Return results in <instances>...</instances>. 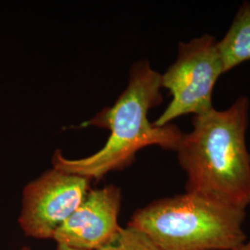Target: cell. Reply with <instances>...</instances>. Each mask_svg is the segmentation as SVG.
I'll return each mask as SVG.
<instances>
[{
    "label": "cell",
    "instance_id": "cell-1",
    "mask_svg": "<svg viewBox=\"0 0 250 250\" xmlns=\"http://www.w3.org/2000/svg\"><path fill=\"white\" fill-rule=\"evenodd\" d=\"M250 99L193 117L177 148L186 192L246 210L250 206V154L246 143Z\"/></svg>",
    "mask_w": 250,
    "mask_h": 250
},
{
    "label": "cell",
    "instance_id": "cell-2",
    "mask_svg": "<svg viewBox=\"0 0 250 250\" xmlns=\"http://www.w3.org/2000/svg\"><path fill=\"white\" fill-rule=\"evenodd\" d=\"M161 74L146 61L134 63L127 87L112 107L104 108L82 126L107 128V143L95 154L79 160H68L55 152L54 169L86 178L99 179L112 170H121L134 161L135 154L146 146H159L177 150L184 133L176 125L157 127L148 120V111L162 101Z\"/></svg>",
    "mask_w": 250,
    "mask_h": 250
},
{
    "label": "cell",
    "instance_id": "cell-3",
    "mask_svg": "<svg viewBox=\"0 0 250 250\" xmlns=\"http://www.w3.org/2000/svg\"><path fill=\"white\" fill-rule=\"evenodd\" d=\"M245 219L246 210L186 192L139 208L128 225L161 250H237Z\"/></svg>",
    "mask_w": 250,
    "mask_h": 250
},
{
    "label": "cell",
    "instance_id": "cell-4",
    "mask_svg": "<svg viewBox=\"0 0 250 250\" xmlns=\"http://www.w3.org/2000/svg\"><path fill=\"white\" fill-rule=\"evenodd\" d=\"M224 73L214 36L203 35L180 43L176 61L161 74L162 87L170 91L172 99L154 125L162 127L179 117L196 116L212 109L215 84Z\"/></svg>",
    "mask_w": 250,
    "mask_h": 250
},
{
    "label": "cell",
    "instance_id": "cell-5",
    "mask_svg": "<svg viewBox=\"0 0 250 250\" xmlns=\"http://www.w3.org/2000/svg\"><path fill=\"white\" fill-rule=\"evenodd\" d=\"M90 179L62 170H47L23 189L19 217L29 237L53 239L56 231L80 207L89 192Z\"/></svg>",
    "mask_w": 250,
    "mask_h": 250
},
{
    "label": "cell",
    "instance_id": "cell-6",
    "mask_svg": "<svg viewBox=\"0 0 250 250\" xmlns=\"http://www.w3.org/2000/svg\"><path fill=\"white\" fill-rule=\"evenodd\" d=\"M121 203V190L114 186L89 190L80 207L56 231L54 240L72 250L104 248L122 228L118 223Z\"/></svg>",
    "mask_w": 250,
    "mask_h": 250
},
{
    "label": "cell",
    "instance_id": "cell-7",
    "mask_svg": "<svg viewBox=\"0 0 250 250\" xmlns=\"http://www.w3.org/2000/svg\"><path fill=\"white\" fill-rule=\"evenodd\" d=\"M218 48L224 62V73L250 60V2L238 9L230 29Z\"/></svg>",
    "mask_w": 250,
    "mask_h": 250
},
{
    "label": "cell",
    "instance_id": "cell-8",
    "mask_svg": "<svg viewBox=\"0 0 250 250\" xmlns=\"http://www.w3.org/2000/svg\"><path fill=\"white\" fill-rule=\"evenodd\" d=\"M99 250H161L143 232L127 225L116 237Z\"/></svg>",
    "mask_w": 250,
    "mask_h": 250
},
{
    "label": "cell",
    "instance_id": "cell-9",
    "mask_svg": "<svg viewBox=\"0 0 250 250\" xmlns=\"http://www.w3.org/2000/svg\"><path fill=\"white\" fill-rule=\"evenodd\" d=\"M237 250H250V239L247 240L244 245H242L241 247Z\"/></svg>",
    "mask_w": 250,
    "mask_h": 250
},
{
    "label": "cell",
    "instance_id": "cell-10",
    "mask_svg": "<svg viewBox=\"0 0 250 250\" xmlns=\"http://www.w3.org/2000/svg\"><path fill=\"white\" fill-rule=\"evenodd\" d=\"M72 250V249H69V248H66V247H63V246H59L58 245V247H57V250Z\"/></svg>",
    "mask_w": 250,
    "mask_h": 250
},
{
    "label": "cell",
    "instance_id": "cell-11",
    "mask_svg": "<svg viewBox=\"0 0 250 250\" xmlns=\"http://www.w3.org/2000/svg\"><path fill=\"white\" fill-rule=\"evenodd\" d=\"M22 250H31L29 248H24V249H22Z\"/></svg>",
    "mask_w": 250,
    "mask_h": 250
}]
</instances>
